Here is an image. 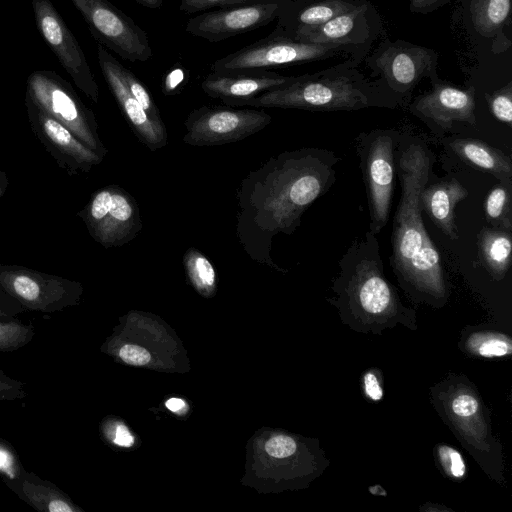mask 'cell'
Listing matches in <instances>:
<instances>
[{
    "instance_id": "1",
    "label": "cell",
    "mask_w": 512,
    "mask_h": 512,
    "mask_svg": "<svg viewBox=\"0 0 512 512\" xmlns=\"http://www.w3.org/2000/svg\"><path fill=\"white\" fill-rule=\"evenodd\" d=\"M340 160L331 150L305 147L271 157L243 179L236 230L252 259L278 268L270 257L272 238L300 226L305 211L335 183Z\"/></svg>"
},
{
    "instance_id": "2",
    "label": "cell",
    "mask_w": 512,
    "mask_h": 512,
    "mask_svg": "<svg viewBox=\"0 0 512 512\" xmlns=\"http://www.w3.org/2000/svg\"><path fill=\"white\" fill-rule=\"evenodd\" d=\"M434 162L435 154L426 140L401 131L395 155L401 192L393 217L389 263L412 298L442 306L449 296L448 282L439 251L424 225L420 202Z\"/></svg>"
},
{
    "instance_id": "3",
    "label": "cell",
    "mask_w": 512,
    "mask_h": 512,
    "mask_svg": "<svg viewBox=\"0 0 512 512\" xmlns=\"http://www.w3.org/2000/svg\"><path fill=\"white\" fill-rule=\"evenodd\" d=\"M329 299L345 318L362 324H407L414 311L405 307L389 282L380 256L377 236L366 231L356 237L338 262Z\"/></svg>"
},
{
    "instance_id": "4",
    "label": "cell",
    "mask_w": 512,
    "mask_h": 512,
    "mask_svg": "<svg viewBox=\"0 0 512 512\" xmlns=\"http://www.w3.org/2000/svg\"><path fill=\"white\" fill-rule=\"evenodd\" d=\"M397 104L349 75L329 72L295 76L293 81L247 100L242 106L322 112L354 111L373 106L393 108Z\"/></svg>"
},
{
    "instance_id": "5",
    "label": "cell",
    "mask_w": 512,
    "mask_h": 512,
    "mask_svg": "<svg viewBox=\"0 0 512 512\" xmlns=\"http://www.w3.org/2000/svg\"><path fill=\"white\" fill-rule=\"evenodd\" d=\"M400 136V130L377 128L362 132L355 138L369 209L368 231L376 236L389 220Z\"/></svg>"
},
{
    "instance_id": "6",
    "label": "cell",
    "mask_w": 512,
    "mask_h": 512,
    "mask_svg": "<svg viewBox=\"0 0 512 512\" xmlns=\"http://www.w3.org/2000/svg\"><path fill=\"white\" fill-rule=\"evenodd\" d=\"M26 97L68 128L101 157L107 149L100 139L94 113L72 86L54 71H34L27 78Z\"/></svg>"
},
{
    "instance_id": "7",
    "label": "cell",
    "mask_w": 512,
    "mask_h": 512,
    "mask_svg": "<svg viewBox=\"0 0 512 512\" xmlns=\"http://www.w3.org/2000/svg\"><path fill=\"white\" fill-rule=\"evenodd\" d=\"M348 49L337 44L307 43L269 34L267 37L217 59L211 72L233 73L268 70L330 58Z\"/></svg>"
},
{
    "instance_id": "8",
    "label": "cell",
    "mask_w": 512,
    "mask_h": 512,
    "mask_svg": "<svg viewBox=\"0 0 512 512\" xmlns=\"http://www.w3.org/2000/svg\"><path fill=\"white\" fill-rule=\"evenodd\" d=\"M0 290L25 311L52 314L79 303L81 283L28 267L0 263Z\"/></svg>"
},
{
    "instance_id": "9",
    "label": "cell",
    "mask_w": 512,
    "mask_h": 512,
    "mask_svg": "<svg viewBox=\"0 0 512 512\" xmlns=\"http://www.w3.org/2000/svg\"><path fill=\"white\" fill-rule=\"evenodd\" d=\"M94 39L130 62H146L152 57L148 34L108 0H71Z\"/></svg>"
},
{
    "instance_id": "10",
    "label": "cell",
    "mask_w": 512,
    "mask_h": 512,
    "mask_svg": "<svg viewBox=\"0 0 512 512\" xmlns=\"http://www.w3.org/2000/svg\"><path fill=\"white\" fill-rule=\"evenodd\" d=\"M271 120L264 109L201 106L187 116L183 142L197 147L238 142L260 132Z\"/></svg>"
},
{
    "instance_id": "11",
    "label": "cell",
    "mask_w": 512,
    "mask_h": 512,
    "mask_svg": "<svg viewBox=\"0 0 512 512\" xmlns=\"http://www.w3.org/2000/svg\"><path fill=\"white\" fill-rule=\"evenodd\" d=\"M78 215L91 237L105 248L128 243L142 228L135 199L117 185L96 191Z\"/></svg>"
},
{
    "instance_id": "12",
    "label": "cell",
    "mask_w": 512,
    "mask_h": 512,
    "mask_svg": "<svg viewBox=\"0 0 512 512\" xmlns=\"http://www.w3.org/2000/svg\"><path fill=\"white\" fill-rule=\"evenodd\" d=\"M367 62L401 100L410 95L423 78L438 79L436 51L403 40L382 42Z\"/></svg>"
},
{
    "instance_id": "13",
    "label": "cell",
    "mask_w": 512,
    "mask_h": 512,
    "mask_svg": "<svg viewBox=\"0 0 512 512\" xmlns=\"http://www.w3.org/2000/svg\"><path fill=\"white\" fill-rule=\"evenodd\" d=\"M37 28L75 85L94 103L99 87L74 34L50 0H32Z\"/></svg>"
},
{
    "instance_id": "14",
    "label": "cell",
    "mask_w": 512,
    "mask_h": 512,
    "mask_svg": "<svg viewBox=\"0 0 512 512\" xmlns=\"http://www.w3.org/2000/svg\"><path fill=\"white\" fill-rule=\"evenodd\" d=\"M475 88H459L439 78L432 81V89L417 96L408 111L419 118L438 137L449 133L456 123L474 126Z\"/></svg>"
},
{
    "instance_id": "15",
    "label": "cell",
    "mask_w": 512,
    "mask_h": 512,
    "mask_svg": "<svg viewBox=\"0 0 512 512\" xmlns=\"http://www.w3.org/2000/svg\"><path fill=\"white\" fill-rule=\"evenodd\" d=\"M30 127L57 165L69 175L89 172L103 160L68 128L25 96Z\"/></svg>"
},
{
    "instance_id": "16",
    "label": "cell",
    "mask_w": 512,
    "mask_h": 512,
    "mask_svg": "<svg viewBox=\"0 0 512 512\" xmlns=\"http://www.w3.org/2000/svg\"><path fill=\"white\" fill-rule=\"evenodd\" d=\"M280 2L256 3L204 12L187 21L186 31L209 42L223 41L275 20Z\"/></svg>"
},
{
    "instance_id": "17",
    "label": "cell",
    "mask_w": 512,
    "mask_h": 512,
    "mask_svg": "<svg viewBox=\"0 0 512 512\" xmlns=\"http://www.w3.org/2000/svg\"><path fill=\"white\" fill-rule=\"evenodd\" d=\"M97 59L110 91L137 138L151 151L165 147L167 131L164 123H158L150 118L138 101L128 92L117 73L116 58L105 47L98 44Z\"/></svg>"
},
{
    "instance_id": "18",
    "label": "cell",
    "mask_w": 512,
    "mask_h": 512,
    "mask_svg": "<svg viewBox=\"0 0 512 512\" xmlns=\"http://www.w3.org/2000/svg\"><path fill=\"white\" fill-rule=\"evenodd\" d=\"M294 79L295 76H282L268 70L211 72L201 82V88L208 96L219 99L226 105L241 107L247 100Z\"/></svg>"
},
{
    "instance_id": "19",
    "label": "cell",
    "mask_w": 512,
    "mask_h": 512,
    "mask_svg": "<svg viewBox=\"0 0 512 512\" xmlns=\"http://www.w3.org/2000/svg\"><path fill=\"white\" fill-rule=\"evenodd\" d=\"M363 0H281L277 24L271 34L289 38L348 12Z\"/></svg>"
},
{
    "instance_id": "20",
    "label": "cell",
    "mask_w": 512,
    "mask_h": 512,
    "mask_svg": "<svg viewBox=\"0 0 512 512\" xmlns=\"http://www.w3.org/2000/svg\"><path fill=\"white\" fill-rule=\"evenodd\" d=\"M369 2L364 1L352 10L342 13L329 21L312 28L304 29L293 39L318 44H337L352 48L360 38L365 41L369 36L366 13Z\"/></svg>"
},
{
    "instance_id": "21",
    "label": "cell",
    "mask_w": 512,
    "mask_h": 512,
    "mask_svg": "<svg viewBox=\"0 0 512 512\" xmlns=\"http://www.w3.org/2000/svg\"><path fill=\"white\" fill-rule=\"evenodd\" d=\"M467 189L453 177L439 179L425 185L420 194L422 211H425L433 223L450 240L459 238L455 217L457 204L466 199Z\"/></svg>"
},
{
    "instance_id": "22",
    "label": "cell",
    "mask_w": 512,
    "mask_h": 512,
    "mask_svg": "<svg viewBox=\"0 0 512 512\" xmlns=\"http://www.w3.org/2000/svg\"><path fill=\"white\" fill-rule=\"evenodd\" d=\"M19 499L40 512L82 511L59 487L26 469L15 479L3 480Z\"/></svg>"
},
{
    "instance_id": "23",
    "label": "cell",
    "mask_w": 512,
    "mask_h": 512,
    "mask_svg": "<svg viewBox=\"0 0 512 512\" xmlns=\"http://www.w3.org/2000/svg\"><path fill=\"white\" fill-rule=\"evenodd\" d=\"M464 164L491 174L500 183L512 187V161L503 151L475 138H452L445 141Z\"/></svg>"
},
{
    "instance_id": "24",
    "label": "cell",
    "mask_w": 512,
    "mask_h": 512,
    "mask_svg": "<svg viewBox=\"0 0 512 512\" xmlns=\"http://www.w3.org/2000/svg\"><path fill=\"white\" fill-rule=\"evenodd\" d=\"M479 261L494 280H502L512 261L510 231L484 227L477 235Z\"/></svg>"
},
{
    "instance_id": "25",
    "label": "cell",
    "mask_w": 512,
    "mask_h": 512,
    "mask_svg": "<svg viewBox=\"0 0 512 512\" xmlns=\"http://www.w3.org/2000/svg\"><path fill=\"white\" fill-rule=\"evenodd\" d=\"M512 0H471L473 26L480 34L496 35L510 19Z\"/></svg>"
},
{
    "instance_id": "26",
    "label": "cell",
    "mask_w": 512,
    "mask_h": 512,
    "mask_svg": "<svg viewBox=\"0 0 512 512\" xmlns=\"http://www.w3.org/2000/svg\"><path fill=\"white\" fill-rule=\"evenodd\" d=\"M484 212L491 227L512 232V187L494 185L485 198Z\"/></svg>"
},
{
    "instance_id": "27",
    "label": "cell",
    "mask_w": 512,
    "mask_h": 512,
    "mask_svg": "<svg viewBox=\"0 0 512 512\" xmlns=\"http://www.w3.org/2000/svg\"><path fill=\"white\" fill-rule=\"evenodd\" d=\"M187 277L192 285L203 295L215 290L216 272L208 258L196 248H189L183 256Z\"/></svg>"
},
{
    "instance_id": "28",
    "label": "cell",
    "mask_w": 512,
    "mask_h": 512,
    "mask_svg": "<svg viewBox=\"0 0 512 512\" xmlns=\"http://www.w3.org/2000/svg\"><path fill=\"white\" fill-rule=\"evenodd\" d=\"M465 349L472 355L494 359L510 355L512 345L510 338L504 334L494 331H478L467 338Z\"/></svg>"
},
{
    "instance_id": "29",
    "label": "cell",
    "mask_w": 512,
    "mask_h": 512,
    "mask_svg": "<svg viewBox=\"0 0 512 512\" xmlns=\"http://www.w3.org/2000/svg\"><path fill=\"white\" fill-rule=\"evenodd\" d=\"M115 67L128 92L138 101L150 118L158 123H163L157 105L140 79L117 59L115 60Z\"/></svg>"
},
{
    "instance_id": "30",
    "label": "cell",
    "mask_w": 512,
    "mask_h": 512,
    "mask_svg": "<svg viewBox=\"0 0 512 512\" xmlns=\"http://www.w3.org/2000/svg\"><path fill=\"white\" fill-rule=\"evenodd\" d=\"M34 336L31 323H22L17 318L0 321V352H14L29 344Z\"/></svg>"
},
{
    "instance_id": "31",
    "label": "cell",
    "mask_w": 512,
    "mask_h": 512,
    "mask_svg": "<svg viewBox=\"0 0 512 512\" xmlns=\"http://www.w3.org/2000/svg\"><path fill=\"white\" fill-rule=\"evenodd\" d=\"M491 113L500 122L508 127L512 125V82L509 81L502 88L491 94H485Z\"/></svg>"
},
{
    "instance_id": "32",
    "label": "cell",
    "mask_w": 512,
    "mask_h": 512,
    "mask_svg": "<svg viewBox=\"0 0 512 512\" xmlns=\"http://www.w3.org/2000/svg\"><path fill=\"white\" fill-rule=\"evenodd\" d=\"M437 458L446 475L452 480H462L466 476V463L461 453L453 447L445 444L436 448Z\"/></svg>"
},
{
    "instance_id": "33",
    "label": "cell",
    "mask_w": 512,
    "mask_h": 512,
    "mask_svg": "<svg viewBox=\"0 0 512 512\" xmlns=\"http://www.w3.org/2000/svg\"><path fill=\"white\" fill-rule=\"evenodd\" d=\"M281 0H181L179 10L183 13L192 14L213 8H230L256 3L278 2Z\"/></svg>"
},
{
    "instance_id": "34",
    "label": "cell",
    "mask_w": 512,
    "mask_h": 512,
    "mask_svg": "<svg viewBox=\"0 0 512 512\" xmlns=\"http://www.w3.org/2000/svg\"><path fill=\"white\" fill-rule=\"evenodd\" d=\"M24 470L14 446L0 437V477L2 481L18 478Z\"/></svg>"
},
{
    "instance_id": "35",
    "label": "cell",
    "mask_w": 512,
    "mask_h": 512,
    "mask_svg": "<svg viewBox=\"0 0 512 512\" xmlns=\"http://www.w3.org/2000/svg\"><path fill=\"white\" fill-rule=\"evenodd\" d=\"M27 394L26 383L10 377L0 368V402L19 401Z\"/></svg>"
},
{
    "instance_id": "36",
    "label": "cell",
    "mask_w": 512,
    "mask_h": 512,
    "mask_svg": "<svg viewBox=\"0 0 512 512\" xmlns=\"http://www.w3.org/2000/svg\"><path fill=\"white\" fill-rule=\"evenodd\" d=\"M266 452L275 458H286L297 450L295 440L286 435H277L270 438L265 444Z\"/></svg>"
},
{
    "instance_id": "37",
    "label": "cell",
    "mask_w": 512,
    "mask_h": 512,
    "mask_svg": "<svg viewBox=\"0 0 512 512\" xmlns=\"http://www.w3.org/2000/svg\"><path fill=\"white\" fill-rule=\"evenodd\" d=\"M119 357L128 364L142 366L147 364L150 359V353L143 347L133 344H126L119 350Z\"/></svg>"
},
{
    "instance_id": "38",
    "label": "cell",
    "mask_w": 512,
    "mask_h": 512,
    "mask_svg": "<svg viewBox=\"0 0 512 512\" xmlns=\"http://www.w3.org/2000/svg\"><path fill=\"white\" fill-rule=\"evenodd\" d=\"M363 389L366 397L372 401H380L384 390L380 378L375 370L367 371L363 376Z\"/></svg>"
},
{
    "instance_id": "39",
    "label": "cell",
    "mask_w": 512,
    "mask_h": 512,
    "mask_svg": "<svg viewBox=\"0 0 512 512\" xmlns=\"http://www.w3.org/2000/svg\"><path fill=\"white\" fill-rule=\"evenodd\" d=\"M23 312L24 308L16 300L0 290V321L16 319Z\"/></svg>"
},
{
    "instance_id": "40",
    "label": "cell",
    "mask_w": 512,
    "mask_h": 512,
    "mask_svg": "<svg viewBox=\"0 0 512 512\" xmlns=\"http://www.w3.org/2000/svg\"><path fill=\"white\" fill-rule=\"evenodd\" d=\"M106 435L118 446L130 447L134 443L133 436L123 424H117L113 429L106 430Z\"/></svg>"
},
{
    "instance_id": "41",
    "label": "cell",
    "mask_w": 512,
    "mask_h": 512,
    "mask_svg": "<svg viewBox=\"0 0 512 512\" xmlns=\"http://www.w3.org/2000/svg\"><path fill=\"white\" fill-rule=\"evenodd\" d=\"M451 0H409V10L413 13L428 14L431 13Z\"/></svg>"
},
{
    "instance_id": "42",
    "label": "cell",
    "mask_w": 512,
    "mask_h": 512,
    "mask_svg": "<svg viewBox=\"0 0 512 512\" xmlns=\"http://www.w3.org/2000/svg\"><path fill=\"white\" fill-rule=\"evenodd\" d=\"M166 407L172 412H178L185 407V402L179 398H170L166 402Z\"/></svg>"
},
{
    "instance_id": "43",
    "label": "cell",
    "mask_w": 512,
    "mask_h": 512,
    "mask_svg": "<svg viewBox=\"0 0 512 512\" xmlns=\"http://www.w3.org/2000/svg\"><path fill=\"white\" fill-rule=\"evenodd\" d=\"M137 2L138 4L151 9H158L160 8L165 0H133Z\"/></svg>"
},
{
    "instance_id": "44",
    "label": "cell",
    "mask_w": 512,
    "mask_h": 512,
    "mask_svg": "<svg viewBox=\"0 0 512 512\" xmlns=\"http://www.w3.org/2000/svg\"><path fill=\"white\" fill-rule=\"evenodd\" d=\"M8 184H9V181H8L7 175L5 174V172L0 171V198L6 192V190L8 188Z\"/></svg>"
},
{
    "instance_id": "45",
    "label": "cell",
    "mask_w": 512,
    "mask_h": 512,
    "mask_svg": "<svg viewBox=\"0 0 512 512\" xmlns=\"http://www.w3.org/2000/svg\"><path fill=\"white\" fill-rule=\"evenodd\" d=\"M369 491L374 495L386 496V491L379 485L369 487Z\"/></svg>"
}]
</instances>
